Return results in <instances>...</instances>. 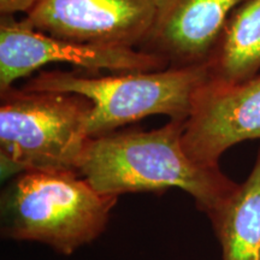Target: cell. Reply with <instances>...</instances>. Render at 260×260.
Returning a JSON list of instances; mask_svg holds the SVG:
<instances>
[{
	"instance_id": "cell-1",
	"label": "cell",
	"mask_w": 260,
	"mask_h": 260,
	"mask_svg": "<svg viewBox=\"0 0 260 260\" xmlns=\"http://www.w3.org/2000/svg\"><path fill=\"white\" fill-rule=\"evenodd\" d=\"M187 121L170 119L153 130L124 129L90 139L79 175L96 191L119 197L160 194L178 188L213 222L239 188L219 167H204L187 154Z\"/></svg>"
},
{
	"instance_id": "cell-2",
	"label": "cell",
	"mask_w": 260,
	"mask_h": 260,
	"mask_svg": "<svg viewBox=\"0 0 260 260\" xmlns=\"http://www.w3.org/2000/svg\"><path fill=\"white\" fill-rule=\"evenodd\" d=\"M118 197L104 195L74 172L16 175L3 190L2 235L73 254L105 232Z\"/></svg>"
},
{
	"instance_id": "cell-3",
	"label": "cell",
	"mask_w": 260,
	"mask_h": 260,
	"mask_svg": "<svg viewBox=\"0 0 260 260\" xmlns=\"http://www.w3.org/2000/svg\"><path fill=\"white\" fill-rule=\"evenodd\" d=\"M92 103L76 93L25 90L0 92L2 176L22 172L79 174L90 139Z\"/></svg>"
},
{
	"instance_id": "cell-4",
	"label": "cell",
	"mask_w": 260,
	"mask_h": 260,
	"mask_svg": "<svg viewBox=\"0 0 260 260\" xmlns=\"http://www.w3.org/2000/svg\"><path fill=\"white\" fill-rule=\"evenodd\" d=\"M206 83L205 67L167 68L110 76L51 70L40 71L21 88L86 96L92 103L87 132L93 139L149 116L164 115L174 121H187L195 96Z\"/></svg>"
},
{
	"instance_id": "cell-5",
	"label": "cell",
	"mask_w": 260,
	"mask_h": 260,
	"mask_svg": "<svg viewBox=\"0 0 260 260\" xmlns=\"http://www.w3.org/2000/svg\"><path fill=\"white\" fill-rule=\"evenodd\" d=\"M50 63H67L89 71H158L168 65L138 48H105L52 37L27 19L0 16V92Z\"/></svg>"
},
{
	"instance_id": "cell-6",
	"label": "cell",
	"mask_w": 260,
	"mask_h": 260,
	"mask_svg": "<svg viewBox=\"0 0 260 260\" xmlns=\"http://www.w3.org/2000/svg\"><path fill=\"white\" fill-rule=\"evenodd\" d=\"M157 0H41L25 15L52 37L105 48H138L151 28Z\"/></svg>"
},
{
	"instance_id": "cell-7",
	"label": "cell",
	"mask_w": 260,
	"mask_h": 260,
	"mask_svg": "<svg viewBox=\"0 0 260 260\" xmlns=\"http://www.w3.org/2000/svg\"><path fill=\"white\" fill-rule=\"evenodd\" d=\"M260 140V75L242 83H206L194 99L186 122L183 146L204 167H219L230 147L246 140Z\"/></svg>"
},
{
	"instance_id": "cell-8",
	"label": "cell",
	"mask_w": 260,
	"mask_h": 260,
	"mask_svg": "<svg viewBox=\"0 0 260 260\" xmlns=\"http://www.w3.org/2000/svg\"><path fill=\"white\" fill-rule=\"evenodd\" d=\"M243 0H157L151 28L138 47L168 68L205 67L228 19Z\"/></svg>"
},
{
	"instance_id": "cell-9",
	"label": "cell",
	"mask_w": 260,
	"mask_h": 260,
	"mask_svg": "<svg viewBox=\"0 0 260 260\" xmlns=\"http://www.w3.org/2000/svg\"><path fill=\"white\" fill-rule=\"evenodd\" d=\"M207 83H242L260 75V0H243L205 64Z\"/></svg>"
},
{
	"instance_id": "cell-10",
	"label": "cell",
	"mask_w": 260,
	"mask_h": 260,
	"mask_svg": "<svg viewBox=\"0 0 260 260\" xmlns=\"http://www.w3.org/2000/svg\"><path fill=\"white\" fill-rule=\"evenodd\" d=\"M211 223L223 260H260V148L248 178Z\"/></svg>"
},
{
	"instance_id": "cell-11",
	"label": "cell",
	"mask_w": 260,
	"mask_h": 260,
	"mask_svg": "<svg viewBox=\"0 0 260 260\" xmlns=\"http://www.w3.org/2000/svg\"><path fill=\"white\" fill-rule=\"evenodd\" d=\"M41 0H0V16L28 15Z\"/></svg>"
}]
</instances>
